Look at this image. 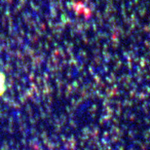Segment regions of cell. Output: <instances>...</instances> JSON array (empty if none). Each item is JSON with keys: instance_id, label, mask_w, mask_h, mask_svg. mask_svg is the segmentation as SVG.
<instances>
[{"instance_id": "6da1fadb", "label": "cell", "mask_w": 150, "mask_h": 150, "mask_svg": "<svg viewBox=\"0 0 150 150\" xmlns=\"http://www.w3.org/2000/svg\"><path fill=\"white\" fill-rule=\"evenodd\" d=\"M4 90H5V76L4 74L0 72V95H2Z\"/></svg>"}]
</instances>
